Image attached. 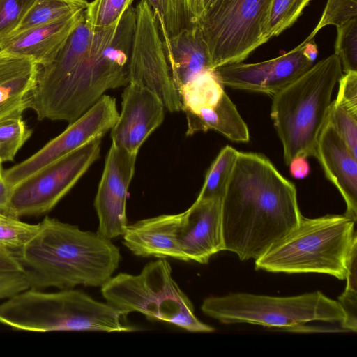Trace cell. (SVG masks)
Segmentation results:
<instances>
[{
	"instance_id": "obj_1",
	"label": "cell",
	"mask_w": 357,
	"mask_h": 357,
	"mask_svg": "<svg viewBox=\"0 0 357 357\" xmlns=\"http://www.w3.org/2000/svg\"><path fill=\"white\" fill-rule=\"evenodd\" d=\"M302 218L294 184L264 155L238 151L222 199L224 250L257 259Z\"/></svg>"
},
{
	"instance_id": "obj_2",
	"label": "cell",
	"mask_w": 357,
	"mask_h": 357,
	"mask_svg": "<svg viewBox=\"0 0 357 357\" xmlns=\"http://www.w3.org/2000/svg\"><path fill=\"white\" fill-rule=\"evenodd\" d=\"M29 289L102 287L121 261L119 248L97 232L46 216L36 235L14 252Z\"/></svg>"
},
{
	"instance_id": "obj_3",
	"label": "cell",
	"mask_w": 357,
	"mask_h": 357,
	"mask_svg": "<svg viewBox=\"0 0 357 357\" xmlns=\"http://www.w3.org/2000/svg\"><path fill=\"white\" fill-rule=\"evenodd\" d=\"M342 72L340 61L333 54L273 96L271 117L286 165L296 157H316L319 136Z\"/></svg>"
},
{
	"instance_id": "obj_4",
	"label": "cell",
	"mask_w": 357,
	"mask_h": 357,
	"mask_svg": "<svg viewBox=\"0 0 357 357\" xmlns=\"http://www.w3.org/2000/svg\"><path fill=\"white\" fill-rule=\"evenodd\" d=\"M127 314L78 290L44 292L28 289L0 303V324L16 330L129 332Z\"/></svg>"
},
{
	"instance_id": "obj_5",
	"label": "cell",
	"mask_w": 357,
	"mask_h": 357,
	"mask_svg": "<svg viewBox=\"0 0 357 357\" xmlns=\"http://www.w3.org/2000/svg\"><path fill=\"white\" fill-rule=\"evenodd\" d=\"M356 221L347 215L303 216L299 225L255 259V268L274 273H316L345 279Z\"/></svg>"
},
{
	"instance_id": "obj_6",
	"label": "cell",
	"mask_w": 357,
	"mask_h": 357,
	"mask_svg": "<svg viewBox=\"0 0 357 357\" xmlns=\"http://www.w3.org/2000/svg\"><path fill=\"white\" fill-rule=\"evenodd\" d=\"M107 303L124 314L137 312L190 332H213L200 321L192 303L172 275L169 263L161 258L146 264L138 275L119 273L101 287Z\"/></svg>"
},
{
	"instance_id": "obj_7",
	"label": "cell",
	"mask_w": 357,
	"mask_h": 357,
	"mask_svg": "<svg viewBox=\"0 0 357 357\" xmlns=\"http://www.w3.org/2000/svg\"><path fill=\"white\" fill-rule=\"evenodd\" d=\"M136 24L130 6L116 25L96 31L91 52L82 63L66 95L59 120L73 123L104 93L129 83V63Z\"/></svg>"
},
{
	"instance_id": "obj_8",
	"label": "cell",
	"mask_w": 357,
	"mask_h": 357,
	"mask_svg": "<svg viewBox=\"0 0 357 357\" xmlns=\"http://www.w3.org/2000/svg\"><path fill=\"white\" fill-rule=\"evenodd\" d=\"M201 309L225 324L245 323L285 329L310 321L339 323L341 326L346 317L338 301L319 291L287 297L230 293L206 298Z\"/></svg>"
},
{
	"instance_id": "obj_9",
	"label": "cell",
	"mask_w": 357,
	"mask_h": 357,
	"mask_svg": "<svg viewBox=\"0 0 357 357\" xmlns=\"http://www.w3.org/2000/svg\"><path fill=\"white\" fill-rule=\"evenodd\" d=\"M272 0H227L198 21L215 68L242 62L266 43L263 31Z\"/></svg>"
},
{
	"instance_id": "obj_10",
	"label": "cell",
	"mask_w": 357,
	"mask_h": 357,
	"mask_svg": "<svg viewBox=\"0 0 357 357\" xmlns=\"http://www.w3.org/2000/svg\"><path fill=\"white\" fill-rule=\"evenodd\" d=\"M102 138L45 166L11 188L7 215H40L51 211L99 158Z\"/></svg>"
},
{
	"instance_id": "obj_11",
	"label": "cell",
	"mask_w": 357,
	"mask_h": 357,
	"mask_svg": "<svg viewBox=\"0 0 357 357\" xmlns=\"http://www.w3.org/2000/svg\"><path fill=\"white\" fill-rule=\"evenodd\" d=\"M136 24L129 63V83L137 84L155 93L165 109H182L174 84L163 42L153 11L144 0L137 7Z\"/></svg>"
},
{
	"instance_id": "obj_12",
	"label": "cell",
	"mask_w": 357,
	"mask_h": 357,
	"mask_svg": "<svg viewBox=\"0 0 357 357\" xmlns=\"http://www.w3.org/2000/svg\"><path fill=\"white\" fill-rule=\"evenodd\" d=\"M119 112L116 99L103 95L86 112L59 135L22 162L3 171L4 181L11 188L45 166L102 138L116 123Z\"/></svg>"
},
{
	"instance_id": "obj_13",
	"label": "cell",
	"mask_w": 357,
	"mask_h": 357,
	"mask_svg": "<svg viewBox=\"0 0 357 357\" xmlns=\"http://www.w3.org/2000/svg\"><path fill=\"white\" fill-rule=\"evenodd\" d=\"M317 53L314 38H307L276 58L255 63H228L213 72L223 86L274 96L307 71Z\"/></svg>"
},
{
	"instance_id": "obj_14",
	"label": "cell",
	"mask_w": 357,
	"mask_h": 357,
	"mask_svg": "<svg viewBox=\"0 0 357 357\" xmlns=\"http://www.w3.org/2000/svg\"><path fill=\"white\" fill-rule=\"evenodd\" d=\"M137 154L112 144L94 201L98 217L97 233L111 240L123 236L128 226L126 198Z\"/></svg>"
},
{
	"instance_id": "obj_15",
	"label": "cell",
	"mask_w": 357,
	"mask_h": 357,
	"mask_svg": "<svg viewBox=\"0 0 357 357\" xmlns=\"http://www.w3.org/2000/svg\"><path fill=\"white\" fill-rule=\"evenodd\" d=\"M165 109L153 91L128 83L122 93L121 112L111 129L112 144L137 154L141 146L162 123Z\"/></svg>"
},
{
	"instance_id": "obj_16",
	"label": "cell",
	"mask_w": 357,
	"mask_h": 357,
	"mask_svg": "<svg viewBox=\"0 0 357 357\" xmlns=\"http://www.w3.org/2000/svg\"><path fill=\"white\" fill-rule=\"evenodd\" d=\"M177 239L188 261L207 264L212 255L224 250L222 199H196L180 213Z\"/></svg>"
},
{
	"instance_id": "obj_17",
	"label": "cell",
	"mask_w": 357,
	"mask_h": 357,
	"mask_svg": "<svg viewBox=\"0 0 357 357\" xmlns=\"http://www.w3.org/2000/svg\"><path fill=\"white\" fill-rule=\"evenodd\" d=\"M346 204L345 215L357 220V158L327 121L319 136L316 157Z\"/></svg>"
},
{
	"instance_id": "obj_18",
	"label": "cell",
	"mask_w": 357,
	"mask_h": 357,
	"mask_svg": "<svg viewBox=\"0 0 357 357\" xmlns=\"http://www.w3.org/2000/svg\"><path fill=\"white\" fill-rule=\"evenodd\" d=\"M84 10L13 34L0 42V50L31 58L40 66L48 64L82 21Z\"/></svg>"
},
{
	"instance_id": "obj_19",
	"label": "cell",
	"mask_w": 357,
	"mask_h": 357,
	"mask_svg": "<svg viewBox=\"0 0 357 357\" xmlns=\"http://www.w3.org/2000/svg\"><path fill=\"white\" fill-rule=\"evenodd\" d=\"M180 213L161 215L128 225L123 244L135 255L188 261L177 239Z\"/></svg>"
},
{
	"instance_id": "obj_20",
	"label": "cell",
	"mask_w": 357,
	"mask_h": 357,
	"mask_svg": "<svg viewBox=\"0 0 357 357\" xmlns=\"http://www.w3.org/2000/svg\"><path fill=\"white\" fill-rule=\"evenodd\" d=\"M38 70L31 58L0 50V122L29 109Z\"/></svg>"
},
{
	"instance_id": "obj_21",
	"label": "cell",
	"mask_w": 357,
	"mask_h": 357,
	"mask_svg": "<svg viewBox=\"0 0 357 357\" xmlns=\"http://www.w3.org/2000/svg\"><path fill=\"white\" fill-rule=\"evenodd\" d=\"M162 42L178 92L199 74L213 70L208 47L198 24L182 29Z\"/></svg>"
},
{
	"instance_id": "obj_22",
	"label": "cell",
	"mask_w": 357,
	"mask_h": 357,
	"mask_svg": "<svg viewBox=\"0 0 357 357\" xmlns=\"http://www.w3.org/2000/svg\"><path fill=\"white\" fill-rule=\"evenodd\" d=\"M187 120L186 135L213 130L231 141L247 142L250 135L248 126L238 112L236 105L224 93L213 107L196 113L185 112Z\"/></svg>"
},
{
	"instance_id": "obj_23",
	"label": "cell",
	"mask_w": 357,
	"mask_h": 357,
	"mask_svg": "<svg viewBox=\"0 0 357 357\" xmlns=\"http://www.w3.org/2000/svg\"><path fill=\"white\" fill-rule=\"evenodd\" d=\"M222 84L213 70L204 71L178 90L184 112L196 113L215 107L225 93Z\"/></svg>"
},
{
	"instance_id": "obj_24",
	"label": "cell",
	"mask_w": 357,
	"mask_h": 357,
	"mask_svg": "<svg viewBox=\"0 0 357 357\" xmlns=\"http://www.w3.org/2000/svg\"><path fill=\"white\" fill-rule=\"evenodd\" d=\"M88 4L86 0H36L11 35L74 15L84 10Z\"/></svg>"
},
{
	"instance_id": "obj_25",
	"label": "cell",
	"mask_w": 357,
	"mask_h": 357,
	"mask_svg": "<svg viewBox=\"0 0 357 357\" xmlns=\"http://www.w3.org/2000/svg\"><path fill=\"white\" fill-rule=\"evenodd\" d=\"M238 151L229 145L224 146L208 168L197 199H222Z\"/></svg>"
},
{
	"instance_id": "obj_26",
	"label": "cell",
	"mask_w": 357,
	"mask_h": 357,
	"mask_svg": "<svg viewBox=\"0 0 357 357\" xmlns=\"http://www.w3.org/2000/svg\"><path fill=\"white\" fill-rule=\"evenodd\" d=\"M311 0H272L263 36L266 42L290 27Z\"/></svg>"
},
{
	"instance_id": "obj_27",
	"label": "cell",
	"mask_w": 357,
	"mask_h": 357,
	"mask_svg": "<svg viewBox=\"0 0 357 357\" xmlns=\"http://www.w3.org/2000/svg\"><path fill=\"white\" fill-rule=\"evenodd\" d=\"M134 0H93L84 10L85 20L93 31L116 25Z\"/></svg>"
},
{
	"instance_id": "obj_28",
	"label": "cell",
	"mask_w": 357,
	"mask_h": 357,
	"mask_svg": "<svg viewBox=\"0 0 357 357\" xmlns=\"http://www.w3.org/2000/svg\"><path fill=\"white\" fill-rule=\"evenodd\" d=\"M32 135L22 115L0 122V162L13 161L18 151Z\"/></svg>"
},
{
	"instance_id": "obj_29",
	"label": "cell",
	"mask_w": 357,
	"mask_h": 357,
	"mask_svg": "<svg viewBox=\"0 0 357 357\" xmlns=\"http://www.w3.org/2000/svg\"><path fill=\"white\" fill-rule=\"evenodd\" d=\"M40 223L29 224L17 218L0 215V247L15 252L22 248L38 232Z\"/></svg>"
},
{
	"instance_id": "obj_30",
	"label": "cell",
	"mask_w": 357,
	"mask_h": 357,
	"mask_svg": "<svg viewBox=\"0 0 357 357\" xmlns=\"http://www.w3.org/2000/svg\"><path fill=\"white\" fill-rule=\"evenodd\" d=\"M336 27L334 54L338 57L345 73L357 72V17Z\"/></svg>"
},
{
	"instance_id": "obj_31",
	"label": "cell",
	"mask_w": 357,
	"mask_h": 357,
	"mask_svg": "<svg viewBox=\"0 0 357 357\" xmlns=\"http://www.w3.org/2000/svg\"><path fill=\"white\" fill-rule=\"evenodd\" d=\"M328 121L354 156L357 158V116L333 100L330 107Z\"/></svg>"
},
{
	"instance_id": "obj_32",
	"label": "cell",
	"mask_w": 357,
	"mask_h": 357,
	"mask_svg": "<svg viewBox=\"0 0 357 357\" xmlns=\"http://www.w3.org/2000/svg\"><path fill=\"white\" fill-rule=\"evenodd\" d=\"M36 0H0V42L18 27Z\"/></svg>"
},
{
	"instance_id": "obj_33",
	"label": "cell",
	"mask_w": 357,
	"mask_h": 357,
	"mask_svg": "<svg viewBox=\"0 0 357 357\" xmlns=\"http://www.w3.org/2000/svg\"><path fill=\"white\" fill-rule=\"evenodd\" d=\"M354 17H357V0H328L319 22L307 38H313L328 25L337 26Z\"/></svg>"
},
{
	"instance_id": "obj_34",
	"label": "cell",
	"mask_w": 357,
	"mask_h": 357,
	"mask_svg": "<svg viewBox=\"0 0 357 357\" xmlns=\"http://www.w3.org/2000/svg\"><path fill=\"white\" fill-rule=\"evenodd\" d=\"M335 102L357 116V72H349L342 75Z\"/></svg>"
},
{
	"instance_id": "obj_35",
	"label": "cell",
	"mask_w": 357,
	"mask_h": 357,
	"mask_svg": "<svg viewBox=\"0 0 357 357\" xmlns=\"http://www.w3.org/2000/svg\"><path fill=\"white\" fill-rule=\"evenodd\" d=\"M28 289L29 284L24 272L0 273V299L8 298Z\"/></svg>"
},
{
	"instance_id": "obj_36",
	"label": "cell",
	"mask_w": 357,
	"mask_h": 357,
	"mask_svg": "<svg viewBox=\"0 0 357 357\" xmlns=\"http://www.w3.org/2000/svg\"><path fill=\"white\" fill-rule=\"evenodd\" d=\"M22 272L23 268L14 252L0 247V273Z\"/></svg>"
},
{
	"instance_id": "obj_37",
	"label": "cell",
	"mask_w": 357,
	"mask_h": 357,
	"mask_svg": "<svg viewBox=\"0 0 357 357\" xmlns=\"http://www.w3.org/2000/svg\"><path fill=\"white\" fill-rule=\"evenodd\" d=\"M307 158L296 157L289 164L291 175L298 179L307 177L310 172V167Z\"/></svg>"
},
{
	"instance_id": "obj_38",
	"label": "cell",
	"mask_w": 357,
	"mask_h": 357,
	"mask_svg": "<svg viewBox=\"0 0 357 357\" xmlns=\"http://www.w3.org/2000/svg\"><path fill=\"white\" fill-rule=\"evenodd\" d=\"M156 17L161 37L165 33V0H144Z\"/></svg>"
},
{
	"instance_id": "obj_39",
	"label": "cell",
	"mask_w": 357,
	"mask_h": 357,
	"mask_svg": "<svg viewBox=\"0 0 357 357\" xmlns=\"http://www.w3.org/2000/svg\"><path fill=\"white\" fill-rule=\"evenodd\" d=\"M11 188L4 181L3 174L0 176V213L6 214Z\"/></svg>"
},
{
	"instance_id": "obj_40",
	"label": "cell",
	"mask_w": 357,
	"mask_h": 357,
	"mask_svg": "<svg viewBox=\"0 0 357 357\" xmlns=\"http://www.w3.org/2000/svg\"><path fill=\"white\" fill-rule=\"evenodd\" d=\"M227 0H203L204 13L202 17L211 14L212 13L215 12Z\"/></svg>"
},
{
	"instance_id": "obj_41",
	"label": "cell",
	"mask_w": 357,
	"mask_h": 357,
	"mask_svg": "<svg viewBox=\"0 0 357 357\" xmlns=\"http://www.w3.org/2000/svg\"><path fill=\"white\" fill-rule=\"evenodd\" d=\"M2 163L0 162V176L3 174Z\"/></svg>"
},
{
	"instance_id": "obj_42",
	"label": "cell",
	"mask_w": 357,
	"mask_h": 357,
	"mask_svg": "<svg viewBox=\"0 0 357 357\" xmlns=\"http://www.w3.org/2000/svg\"><path fill=\"white\" fill-rule=\"evenodd\" d=\"M1 213H0V215H1Z\"/></svg>"
}]
</instances>
